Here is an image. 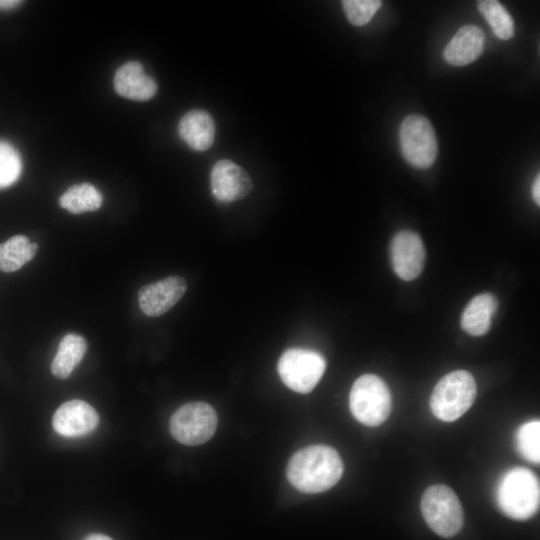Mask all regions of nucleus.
I'll list each match as a JSON object with an SVG mask.
<instances>
[{
    "label": "nucleus",
    "mask_w": 540,
    "mask_h": 540,
    "mask_svg": "<svg viewBox=\"0 0 540 540\" xmlns=\"http://www.w3.org/2000/svg\"><path fill=\"white\" fill-rule=\"evenodd\" d=\"M344 466L339 453L327 445H311L298 450L289 460L288 481L301 492L319 493L333 487Z\"/></svg>",
    "instance_id": "nucleus-1"
},
{
    "label": "nucleus",
    "mask_w": 540,
    "mask_h": 540,
    "mask_svg": "<svg viewBox=\"0 0 540 540\" xmlns=\"http://www.w3.org/2000/svg\"><path fill=\"white\" fill-rule=\"evenodd\" d=\"M494 497L498 509L505 516L514 520H527L539 509V480L526 467L510 468L498 479Z\"/></svg>",
    "instance_id": "nucleus-2"
},
{
    "label": "nucleus",
    "mask_w": 540,
    "mask_h": 540,
    "mask_svg": "<svg viewBox=\"0 0 540 540\" xmlns=\"http://www.w3.org/2000/svg\"><path fill=\"white\" fill-rule=\"evenodd\" d=\"M476 394V383L470 372L452 371L435 385L430 397L431 411L442 421H455L472 406Z\"/></svg>",
    "instance_id": "nucleus-3"
},
{
    "label": "nucleus",
    "mask_w": 540,
    "mask_h": 540,
    "mask_svg": "<svg viewBox=\"0 0 540 540\" xmlns=\"http://www.w3.org/2000/svg\"><path fill=\"white\" fill-rule=\"evenodd\" d=\"M352 415L360 423L375 427L390 415L392 397L386 383L377 375L364 374L357 378L349 394Z\"/></svg>",
    "instance_id": "nucleus-4"
},
{
    "label": "nucleus",
    "mask_w": 540,
    "mask_h": 540,
    "mask_svg": "<svg viewBox=\"0 0 540 540\" xmlns=\"http://www.w3.org/2000/svg\"><path fill=\"white\" fill-rule=\"evenodd\" d=\"M421 513L437 535L450 538L463 526L462 505L454 491L442 484L428 487L421 498Z\"/></svg>",
    "instance_id": "nucleus-5"
},
{
    "label": "nucleus",
    "mask_w": 540,
    "mask_h": 540,
    "mask_svg": "<svg viewBox=\"0 0 540 540\" xmlns=\"http://www.w3.org/2000/svg\"><path fill=\"white\" fill-rule=\"evenodd\" d=\"M326 369V360L317 351L290 348L279 358L277 370L283 383L298 393L311 392Z\"/></svg>",
    "instance_id": "nucleus-6"
},
{
    "label": "nucleus",
    "mask_w": 540,
    "mask_h": 540,
    "mask_svg": "<svg viewBox=\"0 0 540 540\" xmlns=\"http://www.w3.org/2000/svg\"><path fill=\"white\" fill-rule=\"evenodd\" d=\"M217 414L205 402H189L180 406L170 418L171 435L178 442L196 446L207 442L217 428Z\"/></svg>",
    "instance_id": "nucleus-7"
},
{
    "label": "nucleus",
    "mask_w": 540,
    "mask_h": 540,
    "mask_svg": "<svg viewBox=\"0 0 540 540\" xmlns=\"http://www.w3.org/2000/svg\"><path fill=\"white\" fill-rule=\"evenodd\" d=\"M400 147L405 160L414 167H430L438 154L434 129L427 118L412 114L401 123Z\"/></svg>",
    "instance_id": "nucleus-8"
},
{
    "label": "nucleus",
    "mask_w": 540,
    "mask_h": 540,
    "mask_svg": "<svg viewBox=\"0 0 540 540\" xmlns=\"http://www.w3.org/2000/svg\"><path fill=\"white\" fill-rule=\"evenodd\" d=\"M210 186L213 196L220 202L229 203L245 198L252 190V180L241 166L222 159L212 167Z\"/></svg>",
    "instance_id": "nucleus-9"
},
{
    "label": "nucleus",
    "mask_w": 540,
    "mask_h": 540,
    "mask_svg": "<svg viewBox=\"0 0 540 540\" xmlns=\"http://www.w3.org/2000/svg\"><path fill=\"white\" fill-rule=\"evenodd\" d=\"M391 264L396 275L405 281L416 279L425 262V248L418 234L409 230L398 232L391 242Z\"/></svg>",
    "instance_id": "nucleus-10"
},
{
    "label": "nucleus",
    "mask_w": 540,
    "mask_h": 540,
    "mask_svg": "<svg viewBox=\"0 0 540 540\" xmlns=\"http://www.w3.org/2000/svg\"><path fill=\"white\" fill-rule=\"evenodd\" d=\"M187 282L181 276H168L139 289L138 302L141 311L150 317L169 311L185 294Z\"/></svg>",
    "instance_id": "nucleus-11"
},
{
    "label": "nucleus",
    "mask_w": 540,
    "mask_h": 540,
    "mask_svg": "<svg viewBox=\"0 0 540 540\" xmlns=\"http://www.w3.org/2000/svg\"><path fill=\"white\" fill-rule=\"evenodd\" d=\"M99 423L94 407L83 400L73 399L60 405L52 418L54 430L65 437H78L91 433Z\"/></svg>",
    "instance_id": "nucleus-12"
},
{
    "label": "nucleus",
    "mask_w": 540,
    "mask_h": 540,
    "mask_svg": "<svg viewBox=\"0 0 540 540\" xmlns=\"http://www.w3.org/2000/svg\"><path fill=\"white\" fill-rule=\"evenodd\" d=\"M113 83L120 96L136 101L151 99L158 88L156 81L145 73L143 65L137 61H129L120 66Z\"/></svg>",
    "instance_id": "nucleus-13"
},
{
    "label": "nucleus",
    "mask_w": 540,
    "mask_h": 540,
    "mask_svg": "<svg viewBox=\"0 0 540 540\" xmlns=\"http://www.w3.org/2000/svg\"><path fill=\"white\" fill-rule=\"evenodd\" d=\"M485 34L475 25L461 27L443 51L445 61L453 66H464L474 62L483 52Z\"/></svg>",
    "instance_id": "nucleus-14"
},
{
    "label": "nucleus",
    "mask_w": 540,
    "mask_h": 540,
    "mask_svg": "<svg viewBox=\"0 0 540 540\" xmlns=\"http://www.w3.org/2000/svg\"><path fill=\"white\" fill-rule=\"evenodd\" d=\"M178 134L191 149L199 152L206 151L214 143V119L205 110H190L180 119Z\"/></svg>",
    "instance_id": "nucleus-15"
},
{
    "label": "nucleus",
    "mask_w": 540,
    "mask_h": 540,
    "mask_svg": "<svg viewBox=\"0 0 540 540\" xmlns=\"http://www.w3.org/2000/svg\"><path fill=\"white\" fill-rule=\"evenodd\" d=\"M497 299L490 293L476 295L465 307L461 327L468 334L481 336L488 332L491 318L497 310Z\"/></svg>",
    "instance_id": "nucleus-16"
},
{
    "label": "nucleus",
    "mask_w": 540,
    "mask_h": 540,
    "mask_svg": "<svg viewBox=\"0 0 540 540\" xmlns=\"http://www.w3.org/2000/svg\"><path fill=\"white\" fill-rule=\"evenodd\" d=\"M87 350L86 339L78 334L68 333L60 341L57 353L51 363V373L59 379L68 378Z\"/></svg>",
    "instance_id": "nucleus-17"
},
{
    "label": "nucleus",
    "mask_w": 540,
    "mask_h": 540,
    "mask_svg": "<svg viewBox=\"0 0 540 540\" xmlns=\"http://www.w3.org/2000/svg\"><path fill=\"white\" fill-rule=\"evenodd\" d=\"M38 245L24 235H15L0 244V271H17L36 255Z\"/></svg>",
    "instance_id": "nucleus-18"
},
{
    "label": "nucleus",
    "mask_w": 540,
    "mask_h": 540,
    "mask_svg": "<svg viewBox=\"0 0 540 540\" xmlns=\"http://www.w3.org/2000/svg\"><path fill=\"white\" fill-rule=\"evenodd\" d=\"M59 204L72 214L96 211L101 207L102 194L90 183L75 184L60 196Z\"/></svg>",
    "instance_id": "nucleus-19"
},
{
    "label": "nucleus",
    "mask_w": 540,
    "mask_h": 540,
    "mask_svg": "<svg viewBox=\"0 0 540 540\" xmlns=\"http://www.w3.org/2000/svg\"><path fill=\"white\" fill-rule=\"evenodd\" d=\"M477 6L496 37L507 40L513 36L514 21L499 1L481 0L477 2Z\"/></svg>",
    "instance_id": "nucleus-20"
},
{
    "label": "nucleus",
    "mask_w": 540,
    "mask_h": 540,
    "mask_svg": "<svg viewBox=\"0 0 540 540\" xmlns=\"http://www.w3.org/2000/svg\"><path fill=\"white\" fill-rule=\"evenodd\" d=\"M516 447L519 454L527 461L540 462V422L531 420L522 424L516 432Z\"/></svg>",
    "instance_id": "nucleus-21"
},
{
    "label": "nucleus",
    "mask_w": 540,
    "mask_h": 540,
    "mask_svg": "<svg viewBox=\"0 0 540 540\" xmlns=\"http://www.w3.org/2000/svg\"><path fill=\"white\" fill-rule=\"evenodd\" d=\"M22 170L18 151L8 142L0 141V189L17 181Z\"/></svg>",
    "instance_id": "nucleus-22"
},
{
    "label": "nucleus",
    "mask_w": 540,
    "mask_h": 540,
    "mask_svg": "<svg viewBox=\"0 0 540 540\" xmlns=\"http://www.w3.org/2000/svg\"><path fill=\"white\" fill-rule=\"evenodd\" d=\"M379 0H344L342 6L348 21L354 26L367 24L381 7Z\"/></svg>",
    "instance_id": "nucleus-23"
},
{
    "label": "nucleus",
    "mask_w": 540,
    "mask_h": 540,
    "mask_svg": "<svg viewBox=\"0 0 540 540\" xmlns=\"http://www.w3.org/2000/svg\"><path fill=\"white\" fill-rule=\"evenodd\" d=\"M532 196L534 201L539 205L540 203V178L539 175L535 178V181L533 183L532 187Z\"/></svg>",
    "instance_id": "nucleus-24"
},
{
    "label": "nucleus",
    "mask_w": 540,
    "mask_h": 540,
    "mask_svg": "<svg viewBox=\"0 0 540 540\" xmlns=\"http://www.w3.org/2000/svg\"><path fill=\"white\" fill-rule=\"evenodd\" d=\"M21 4L18 0H0V9H13Z\"/></svg>",
    "instance_id": "nucleus-25"
},
{
    "label": "nucleus",
    "mask_w": 540,
    "mask_h": 540,
    "mask_svg": "<svg viewBox=\"0 0 540 540\" xmlns=\"http://www.w3.org/2000/svg\"><path fill=\"white\" fill-rule=\"evenodd\" d=\"M84 540H112L109 536L101 533H91L87 535Z\"/></svg>",
    "instance_id": "nucleus-26"
}]
</instances>
